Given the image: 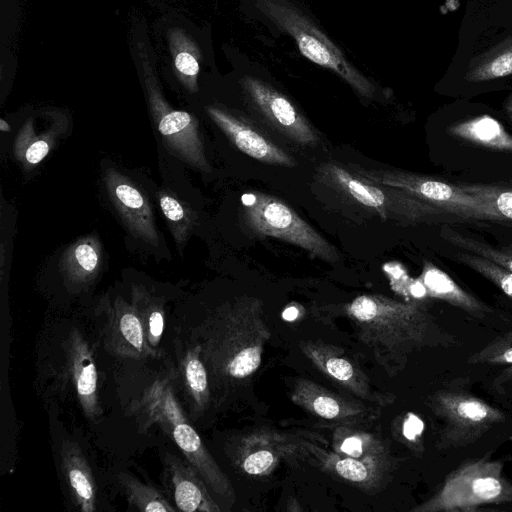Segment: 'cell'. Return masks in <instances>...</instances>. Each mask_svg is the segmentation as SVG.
Segmentation results:
<instances>
[{
    "label": "cell",
    "mask_w": 512,
    "mask_h": 512,
    "mask_svg": "<svg viewBox=\"0 0 512 512\" xmlns=\"http://www.w3.org/2000/svg\"><path fill=\"white\" fill-rule=\"evenodd\" d=\"M25 134L31 139V141L27 142L25 150L22 152L23 157L28 164H38L48 154L50 150L49 143L47 139L35 137L29 132H25Z\"/></svg>",
    "instance_id": "obj_35"
},
{
    "label": "cell",
    "mask_w": 512,
    "mask_h": 512,
    "mask_svg": "<svg viewBox=\"0 0 512 512\" xmlns=\"http://www.w3.org/2000/svg\"><path fill=\"white\" fill-rule=\"evenodd\" d=\"M429 406L442 422L436 445L440 450L467 447L506 420L502 410L463 390H439Z\"/></svg>",
    "instance_id": "obj_9"
},
{
    "label": "cell",
    "mask_w": 512,
    "mask_h": 512,
    "mask_svg": "<svg viewBox=\"0 0 512 512\" xmlns=\"http://www.w3.org/2000/svg\"><path fill=\"white\" fill-rule=\"evenodd\" d=\"M461 262L473 269L496 285L506 296L512 299V272L505 267L474 253H457L455 256Z\"/></svg>",
    "instance_id": "obj_30"
},
{
    "label": "cell",
    "mask_w": 512,
    "mask_h": 512,
    "mask_svg": "<svg viewBox=\"0 0 512 512\" xmlns=\"http://www.w3.org/2000/svg\"><path fill=\"white\" fill-rule=\"evenodd\" d=\"M349 167L369 182L403 190L447 215L466 220H502L488 204L466 192L461 185L402 170L366 169L353 164Z\"/></svg>",
    "instance_id": "obj_7"
},
{
    "label": "cell",
    "mask_w": 512,
    "mask_h": 512,
    "mask_svg": "<svg viewBox=\"0 0 512 512\" xmlns=\"http://www.w3.org/2000/svg\"><path fill=\"white\" fill-rule=\"evenodd\" d=\"M64 371L87 419L97 421L102 414L98 395V373L93 351L76 328L64 342Z\"/></svg>",
    "instance_id": "obj_12"
},
{
    "label": "cell",
    "mask_w": 512,
    "mask_h": 512,
    "mask_svg": "<svg viewBox=\"0 0 512 512\" xmlns=\"http://www.w3.org/2000/svg\"><path fill=\"white\" fill-rule=\"evenodd\" d=\"M255 4L268 19L295 40L303 56L335 72L359 95L369 99L374 96V83L354 67L340 48L296 6L286 0H255Z\"/></svg>",
    "instance_id": "obj_4"
},
{
    "label": "cell",
    "mask_w": 512,
    "mask_h": 512,
    "mask_svg": "<svg viewBox=\"0 0 512 512\" xmlns=\"http://www.w3.org/2000/svg\"><path fill=\"white\" fill-rule=\"evenodd\" d=\"M504 465L487 458L469 460L447 475L439 490L416 512H472L482 505L512 502V482Z\"/></svg>",
    "instance_id": "obj_5"
},
{
    "label": "cell",
    "mask_w": 512,
    "mask_h": 512,
    "mask_svg": "<svg viewBox=\"0 0 512 512\" xmlns=\"http://www.w3.org/2000/svg\"><path fill=\"white\" fill-rule=\"evenodd\" d=\"M201 351L199 343L190 346L179 361L182 384L196 412H202L210 398L207 368L201 357Z\"/></svg>",
    "instance_id": "obj_22"
},
{
    "label": "cell",
    "mask_w": 512,
    "mask_h": 512,
    "mask_svg": "<svg viewBox=\"0 0 512 512\" xmlns=\"http://www.w3.org/2000/svg\"><path fill=\"white\" fill-rule=\"evenodd\" d=\"M104 342L113 355L128 359L160 357L146 340L141 320L132 304L121 297L104 309Z\"/></svg>",
    "instance_id": "obj_13"
},
{
    "label": "cell",
    "mask_w": 512,
    "mask_h": 512,
    "mask_svg": "<svg viewBox=\"0 0 512 512\" xmlns=\"http://www.w3.org/2000/svg\"><path fill=\"white\" fill-rule=\"evenodd\" d=\"M163 482L166 492L180 511L220 510L197 470L188 461H183L171 453L164 457Z\"/></svg>",
    "instance_id": "obj_16"
},
{
    "label": "cell",
    "mask_w": 512,
    "mask_h": 512,
    "mask_svg": "<svg viewBox=\"0 0 512 512\" xmlns=\"http://www.w3.org/2000/svg\"><path fill=\"white\" fill-rule=\"evenodd\" d=\"M260 313V302L245 298L220 312L209 325L199 344L203 362L214 377L244 379L258 369L269 337Z\"/></svg>",
    "instance_id": "obj_2"
},
{
    "label": "cell",
    "mask_w": 512,
    "mask_h": 512,
    "mask_svg": "<svg viewBox=\"0 0 512 512\" xmlns=\"http://www.w3.org/2000/svg\"><path fill=\"white\" fill-rule=\"evenodd\" d=\"M321 180L346 199L371 209L384 220L394 218L408 223L439 220L447 215L403 190L369 182L336 163H325L318 169Z\"/></svg>",
    "instance_id": "obj_6"
},
{
    "label": "cell",
    "mask_w": 512,
    "mask_h": 512,
    "mask_svg": "<svg viewBox=\"0 0 512 512\" xmlns=\"http://www.w3.org/2000/svg\"><path fill=\"white\" fill-rule=\"evenodd\" d=\"M297 315H298V310L294 307L287 308L283 313V317L286 320H294L297 317Z\"/></svg>",
    "instance_id": "obj_38"
},
{
    "label": "cell",
    "mask_w": 512,
    "mask_h": 512,
    "mask_svg": "<svg viewBox=\"0 0 512 512\" xmlns=\"http://www.w3.org/2000/svg\"><path fill=\"white\" fill-rule=\"evenodd\" d=\"M512 74V39L502 42L486 54L475 59L469 66L466 79L482 82Z\"/></svg>",
    "instance_id": "obj_27"
},
{
    "label": "cell",
    "mask_w": 512,
    "mask_h": 512,
    "mask_svg": "<svg viewBox=\"0 0 512 512\" xmlns=\"http://www.w3.org/2000/svg\"><path fill=\"white\" fill-rule=\"evenodd\" d=\"M449 135L488 149L512 152V134L490 115H481L452 124Z\"/></svg>",
    "instance_id": "obj_21"
},
{
    "label": "cell",
    "mask_w": 512,
    "mask_h": 512,
    "mask_svg": "<svg viewBox=\"0 0 512 512\" xmlns=\"http://www.w3.org/2000/svg\"><path fill=\"white\" fill-rule=\"evenodd\" d=\"M420 283L429 297L443 300L476 318H484L490 308L461 288L447 273L426 261L420 275Z\"/></svg>",
    "instance_id": "obj_20"
},
{
    "label": "cell",
    "mask_w": 512,
    "mask_h": 512,
    "mask_svg": "<svg viewBox=\"0 0 512 512\" xmlns=\"http://www.w3.org/2000/svg\"><path fill=\"white\" fill-rule=\"evenodd\" d=\"M242 201L245 223L253 233L286 241L329 263L339 261L336 248L281 200L252 192Z\"/></svg>",
    "instance_id": "obj_8"
},
{
    "label": "cell",
    "mask_w": 512,
    "mask_h": 512,
    "mask_svg": "<svg viewBox=\"0 0 512 512\" xmlns=\"http://www.w3.org/2000/svg\"><path fill=\"white\" fill-rule=\"evenodd\" d=\"M131 304L141 320L147 343L157 350L165 324V312L162 302L143 287L133 286Z\"/></svg>",
    "instance_id": "obj_26"
},
{
    "label": "cell",
    "mask_w": 512,
    "mask_h": 512,
    "mask_svg": "<svg viewBox=\"0 0 512 512\" xmlns=\"http://www.w3.org/2000/svg\"><path fill=\"white\" fill-rule=\"evenodd\" d=\"M60 455L62 471L74 505L80 511H94L97 485L82 450L76 443L64 440Z\"/></svg>",
    "instance_id": "obj_19"
},
{
    "label": "cell",
    "mask_w": 512,
    "mask_h": 512,
    "mask_svg": "<svg viewBox=\"0 0 512 512\" xmlns=\"http://www.w3.org/2000/svg\"><path fill=\"white\" fill-rule=\"evenodd\" d=\"M169 45L175 70L190 92L197 91V76L200 70V51L183 30L169 31Z\"/></svg>",
    "instance_id": "obj_25"
},
{
    "label": "cell",
    "mask_w": 512,
    "mask_h": 512,
    "mask_svg": "<svg viewBox=\"0 0 512 512\" xmlns=\"http://www.w3.org/2000/svg\"><path fill=\"white\" fill-rule=\"evenodd\" d=\"M300 347L307 358L332 380L347 388L359 397L372 401L374 395L365 375L335 347L313 342L301 343Z\"/></svg>",
    "instance_id": "obj_18"
},
{
    "label": "cell",
    "mask_w": 512,
    "mask_h": 512,
    "mask_svg": "<svg viewBox=\"0 0 512 512\" xmlns=\"http://www.w3.org/2000/svg\"><path fill=\"white\" fill-rule=\"evenodd\" d=\"M173 380V374L157 378L134 402L131 410L139 417L144 429L158 425L214 493L229 497L231 485L189 423L174 392Z\"/></svg>",
    "instance_id": "obj_3"
},
{
    "label": "cell",
    "mask_w": 512,
    "mask_h": 512,
    "mask_svg": "<svg viewBox=\"0 0 512 512\" xmlns=\"http://www.w3.org/2000/svg\"><path fill=\"white\" fill-rule=\"evenodd\" d=\"M462 188L486 204L503 220H512V189L496 185L464 184Z\"/></svg>",
    "instance_id": "obj_32"
},
{
    "label": "cell",
    "mask_w": 512,
    "mask_h": 512,
    "mask_svg": "<svg viewBox=\"0 0 512 512\" xmlns=\"http://www.w3.org/2000/svg\"><path fill=\"white\" fill-rule=\"evenodd\" d=\"M467 362L500 367L492 381V387L502 394L512 390V331L495 337L482 349L470 355Z\"/></svg>",
    "instance_id": "obj_23"
},
{
    "label": "cell",
    "mask_w": 512,
    "mask_h": 512,
    "mask_svg": "<svg viewBox=\"0 0 512 512\" xmlns=\"http://www.w3.org/2000/svg\"><path fill=\"white\" fill-rule=\"evenodd\" d=\"M240 83L256 110L276 130L298 144H318L315 129L283 93L253 76H244Z\"/></svg>",
    "instance_id": "obj_11"
},
{
    "label": "cell",
    "mask_w": 512,
    "mask_h": 512,
    "mask_svg": "<svg viewBox=\"0 0 512 512\" xmlns=\"http://www.w3.org/2000/svg\"><path fill=\"white\" fill-rule=\"evenodd\" d=\"M209 117L246 155L266 164L296 166V160L245 120L216 106L206 107Z\"/></svg>",
    "instance_id": "obj_15"
},
{
    "label": "cell",
    "mask_w": 512,
    "mask_h": 512,
    "mask_svg": "<svg viewBox=\"0 0 512 512\" xmlns=\"http://www.w3.org/2000/svg\"><path fill=\"white\" fill-rule=\"evenodd\" d=\"M346 311L355 322L361 341L380 359L398 367L424 348L457 345L456 336L440 326L421 302L361 295L347 305Z\"/></svg>",
    "instance_id": "obj_1"
},
{
    "label": "cell",
    "mask_w": 512,
    "mask_h": 512,
    "mask_svg": "<svg viewBox=\"0 0 512 512\" xmlns=\"http://www.w3.org/2000/svg\"><path fill=\"white\" fill-rule=\"evenodd\" d=\"M378 465L374 458L358 459L346 456L336 459L333 468L339 476L348 481L368 484L375 479Z\"/></svg>",
    "instance_id": "obj_33"
},
{
    "label": "cell",
    "mask_w": 512,
    "mask_h": 512,
    "mask_svg": "<svg viewBox=\"0 0 512 512\" xmlns=\"http://www.w3.org/2000/svg\"><path fill=\"white\" fill-rule=\"evenodd\" d=\"M292 400L314 415L339 423H351L372 415L367 407L348 401L307 380H300L296 384Z\"/></svg>",
    "instance_id": "obj_17"
},
{
    "label": "cell",
    "mask_w": 512,
    "mask_h": 512,
    "mask_svg": "<svg viewBox=\"0 0 512 512\" xmlns=\"http://www.w3.org/2000/svg\"><path fill=\"white\" fill-rule=\"evenodd\" d=\"M159 205L177 244L186 241L192 227L191 213L169 193L161 192L158 196Z\"/></svg>",
    "instance_id": "obj_31"
},
{
    "label": "cell",
    "mask_w": 512,
    "mask_h": 512,
    "mask_svg": "<svg viewBox=\"0 0 512 512\" xmlns=\"http://www.w3.org/2000/svg\"><path fill=\"white\" fill-rule=\"evenodd\" d=\"M365 448L364 437L358 434L346 437L340 444V451L346 456L358 459L372 458L371 453H368Z\"/></svg>",
    "instance_id": "obj_36"
},
{
    "label": "cell",
    "mask_w": 512,
    "mask_h": 512,
    "mask_svg": "<svg viewBox=\"0 0 512 512\" xmlns=\"http://www.w3.org/2000/svg\"><path fill=\"white\" fill-rule=\"evenodd\" d=\"M0 130L3 132H9L11 130L9 124L4 120H0Z\"/></svg>",
    "instance_id": "obj_40"
},
{
    "label": "cell",
    "mask_w": 512,
    "mask_h": 512,
    "mask_svg": "<svg viewBox=\"0 0 512 512\" xmlns=\"http://www.w3.org/2000/svg\"><path fill=\"white\" fill-rule=\"evenodd\" d=\"M145 74L150 111L166 146L188 164L209 171L197 120L186 111L171 108L147 67Z\"/></svg>",
    "instance_id": "obj_10"
},
{
    "label": "cell",
    "mask_w": 512,
    "mask_h": 512,
    "mask_svg": "<svg viewBox=\"0 0 512 512\" xmlns=\"http://www.w3.org/2000/svg\"><path fill=\"white\" fill-rule=\"evenodd\" d=\"M109 197L130 232L149 245H159L151 207L142 192L114 168L105 171Z\"/></svg>",
    "instance_id": "obj_14"
},
{
    "label": "cell",
    "mask_w": 512,
    "mask_h": 512,
    "mask_svg": "<svg viewBox=\"0 0 512 512\" xmlns=\"http://www.w3.org/2000/svg\"><path fill=\"white\" fill-rule=\"evenodd\" d=\"M118 479L129 503L139 511L174 512L177 509L155 487L144 484L126 473H121Z\"/></svg>",
    "instance_id": "obj_28"
},
{
    "label": "cell",
    "mask_w": 512,
    "mask_h": 512,
    "mask_svg": "<svg viewBox=\"0 0 512 512\" xmlns=\"http://www.w3.org/2000/svg\"><path fill=\"white\" fill-rule=\"evenodd\" d=\"M443 238L467 252L483 256L512 272V247L495 248L450 228L444 229Z\"/></svg>",
    "instance_id": "obj_29"
},
{
    "label": "cell",
    "mask_w": 512,
    "mask_h": 512,
    "mask_svg": "<svg viewBox=\"0 0 512 512\" xmlns=\"http://www.w3.org/2000/svg\"><path fill=\"white\" fill-rule=\"evenodd\" d=\"M422 430V422L415 417L410 415L403 426V434L407 439H413Z\"/></svg>",
    "instance_id": "obj_37"
},
{
    "label": "cell",
    "mask_w": 512,
    "mask_h": 512,
    "mask_svg": "<svg viewBox=\"0 0 512 512\" xmlns=\"http://www.w3.org/2000/svg\"><path fill=\"white\" fill-rule=\"evenodd\" d=\"M505 111L509 118L512 120V94L507 98L505 102Z\"/></svg>",
    "instance_id": "obj_39"
},
{
    "label": "cell",
    "mask_w": 512,
    "mask_h": 512,
    "mask_svg": "<svg viewBox=\"0 0 512 512\" xmlns=\"http://www.w3.org/2000/svg\"><path fill=\"white\" fill-rule=\"evenodd\" d=\"M100 248L94 237L73 244L65 253L63 270L68 281L82 284L90 281L100 266Z\"/></svg>",
    "instance_id": "obj_24"
},
{
    "label": "cell",
    "mask_w": 512,
    "mask_h": 512,
    "mask_svg": "<svg viewBox=\"0 0 512 512\" xmlns=\"http://www.w3.org/2000/svg\"><path fill=\"white\" fill-rule=\"evenodd\" d=\"M277 459V454L268 447L256 448L249 454H245L241 460V467L249 475H261L270 471Z\"/></svg>",
    "instance_id": "obj_34"
}]
</instances>
